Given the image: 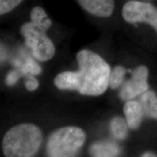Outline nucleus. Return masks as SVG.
Returning a JSON list of instances; mask_svg holds the SVG:
<instances>
[{"label":"nucleus","instance_id":"9d476101","mask_svg":"<svg viewBox=\"0 0 157 157\" xmlns=\"http://www.w3.org/2000/svg\"><path fill=\"white\" fill-rule=\"evenodd\" d=\"M143 112L153 119H157V96L153 91H146L140 98Z\"/></svg>","mask_w":157,"mask_h":157},{"label":"nucleus","instance_id":"423d86ee","mask_svg":"<svg viewBox=\"0 0 157 157\" xmlns=\"http://www.w3.org/2000/svg\"><path fill=\"white\" fill-rule=\"evenodd\" d=\"M148 71L146 66H140L135 68L132 71V78L126 82L121 90V99L129 101L146 92L148 89Z\"/></svg>","mask_w":157,"mask_h":157},{"label":"nucleus","instance_id":"f8f14e48","mask_svg":"<svg viewBox=\"0 0 157 157\" xmlns=\"http://www.w3.org/2000/svg\"><path fill=\"white\" fill-rule=\"evenodd\" d=\"M127 70L121 66H117L113 68L112 73H111L109 79V84L112 89H117L124 80V76L126 74Z\"/></svg>","mask_w":157,"mask_h":157},{"label":"nucleus","instance_id":"ddd939ff","mask_svg":"<svg viewBox=\"0 0 157 157\" xmlns=\"http://www.w3.org/2000/svg\"><path fill=\"white\" fill-rule=\"evenodd\" d=\"M41 71H42V68L39 66V65L31 58H27L23 66H21V71L24 74L37 75L41 73Z\"/></svg>","mask_w":157,"mask_h":157},{"label":"nucleus","instance_id":"1a4fd4ad","mask_svg":"<svg viewBox=\"0 0 157 157\" xmlns=\"http://www.w3.org/2000/svg\"><path fill=\"white\" fill-rule=\"evenodd\" d=\"M119 152V147L112 142L95 143L90 148V153L93 157H117Z\"/></svg>","mask_w":157,"mask_h":157},{"label":"nucleus","instance_id":"6e6552de","mask_svg":"<svg viewBox=\"0 0 157 157\" xmlns=\"http://www.w3.org/2000/svg\"><path fill=\"white\" fill-rule=\"evenodd\" d=\"M124 111L129 128H137L140 124L143 114V110L141 104L136 101H127L124 107Z\"/></svg>","mask_w":157,"mask_h":157},{"label":"nucleus","instance_id":"9b49d317","mask_svg":"<svg viewBox=\"0 0 157 157\" xmlns=\"http://www.w3.org/2000/svg\"><path fill=\"white\" fill-rule=\"evenodd\" d=\"M127 125L122 118L116 117L113 119L111 124L112 133L116 138L123 140L127 137Z\"/></svg>","mask_w":157,"mask_h":157},{"label":"nucleus","instance_id":"39448f33","mask_svg":"<svg viewBox=\"0 0 157 157\" xmlns=\"http://www.w3.org/2000/svg\"><path fill=\"white\" fill-rule=\"evenodd\" d=\"M121 15L131 24L146 23L151 25L157 33V7L147 2L131 0L124 5Z\"/></svg>","mask_w":157,"mask_h":157},{"label":"nucleus","instance_id":"4468645a","mask_svg":"<svg viewBox=\"0 0 157 157\" xmlns=\"http://www.w3.org/2000/svg\"><path fill=\"white\" fill-rule=\"evenodd\" d=\"M23 2V0H0V15L10 13Z\"/></svg>","mask_w":157,"mask_h":157},{"label":"nucleus","instance_id":"f257e3e1","mask_svg":"<svg viewBox=\"0 0 157 157\" xmlns=\"http://www.w3.org/2000/svg\"><path fill=\"white\" fill-rule=\"evenodd\" d=\"M76 58L79 70L58 74L55 85L60 90H76L82 95H102L109 84V65L99 55L89 50L79 51Z\"/></svg>","mask_w":157,"mask_h":157},{"label":"nucleus","instance_id":"7ed1b4c3","mask_svg":"<svg viewBox=\"0 0 157 157\" xmlns=\"http://www.w3.org/2000/svg\"><path fill=\"white\" fill-rule=\"evenodd\" d=\"M42 141L40 129L33 124H21L7 131L2 142L6 157H32Z\"/></svg>","mask_w":157,"mask_h":157},{"label":"nucleus","instance_id":"f3484780","mask_svg":"<svg viewBox=\"0 0 157 157\" xmlns=\"http://www.w3.org/2000/svg\"><path fill=\"white\" fill-rule=\"evenodd\" d=\"M142 157H157V156L154 154H153V153L147 152L146 154H143Z\"/></svg>","mask_w":157,"mask_h":157},{"label":"nucleus","instance_id":"2eb2a0df","mask_svg":"<svg viewBox=\"0 0 157 157\" xmlns=\"http://www.w3.org/2000/svg\"><path fill=\"white\" fill-rule=\"evenodd\" d=\"M25 87L29 91H34L36 90L39 87V82L34 76L29 75L27 77V80L25 82Z\"/></svg>","mask_w":157,"mask_h":157},{"label":"nucleus","instance_id":"f03ea898","mask_svg":"<svg viewBox=\"0 0 157 157\" xmlns=\"http://www.w3.org/2000/svg\"><path fill=\"white\" fill-rule=\"evenodd\" d=\"M51 25L52 21L44 9L36 6L30 12V21L23 23L21 27L25 44L39 61H48L56 52L53 42L46 34Z\"/></svg>","mask_w":157,"mask_h":157},{"label":"nucleus","instance_id":"20e7f679","mask_svg":"<svg viewBox=\"0 0 157 157\" xmlns=\"http://www.w3.org/2000/svg\"><path fill=\"white\" fill-rule=\"evenodd\" d=\"M85 133L76 127L58 129L49 138L47 150L50 157H74L85 142Z\"/></svg>","mask_w":157,"mask_h":157},{"label":"nucleus","instance_id":"dca6fc26","mask_svg":"<svg viewBox=\"0 0 157 157\" xmlns=\"http://www.w3.org/2000/svg\"><path fill=\"white\" fill-rule=\"evenodd\" d=\"M18 78L19 74L15 71H10L7 74V77H6V82L8 85H13V84L16 83Z\"/></svg>","mask_w":157,"mask_h":157},{"label":"nucleus","instance_id":"0eeeda50","mask_svg":"<svg viewBox=\"0 0 157 157\" xmlns=\"http://www.w3.org/2000/svg\"><path fill=\"white\" fill-rule=\"evenodd\" d=\"M82 8L98 17L111 16L115 9L114 0H77Z\"/></svg>","mask_w":157,"mask_h":157}]
</instances>
